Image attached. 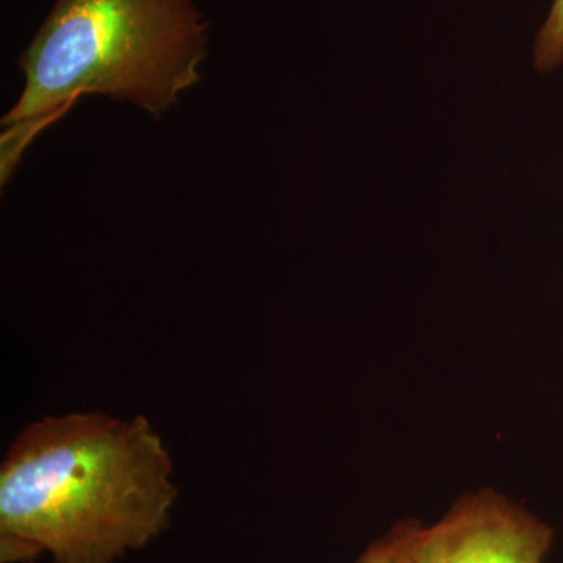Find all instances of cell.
Returning a JSON list of instances; mask_svg holds the SVG:
<instances>
[{
  "instance_id": "obj_1",
  "label": "cell",
  "mask_w": 563,
  "mask_h": 563,
  "mask_svg": "<svg viewBox=\"0 0 563 563\" xmlns=\"http://www.w3.org/2000/svg\"><path fill=\"white\" fill-rule=\"evenodd\" d=\"M173 462L146 417H47L0 470V562L117 563L172 523Z\"/></svg>"
},
{
  "instance_id": "obj_2",
  "label": "cell",
  "mask_w": 563,
  "mask_h": 563,
  "mask_svg": "<svg viewBox=\"0 0 563 563\" xmlns=\"http://www.w3.org/2000/svg\"><path fill=\"white\" fill-rule=\"evenodd\" d=\"M207 47L209 24L192 0H57L20 58L25 87L2 120V185L84 96L161 118L201 80Z\"/></svg>"
},
{
  "instance_id": "obj_3",
  "label": "cell",
  "mask_w": 563,
  "mask_h": 563,
  "mask_svg": "<svg viewBox=\"0 0 563 563\" xmlns=\"http://www.w3.org/2000/svg\"><path fill=\"white\" fill-rule=\"evenodd\" d=\"M553 531L499 493L465 496L439 523L418 526L413 563H543Z\"/></svg>"
},
{
  "instance_id": "obj_4",
  "label": "cell",
  "mask_w": 563,
  "mask_h": 563,
  "mask_svg": "<svg viewBox=\"0 0 563 563\" xmlns=\"http://www.w3.org/2000/svg\"><path fill=\"white\" fill-rule=\"evenodd\" d=\"M418 526L409 520L393 526L383 539L366 548L357 563H413V539Z\"/></svg>"
},
{
  "instance_id": "obj_5",
  "label": "cell",
  "mask_w": 563,
  "mask_h": 563,
  "mask_svg": "<svg viewBox=\"0 0 563 563\" xmlns=\"http://www.w3.org/2000/svg\"><path fill=\"white\" fill-rule=\"evenodd\" d=\"M533 65L551 73L563 65V0H554L547 21L533 41Z\"/></svg>"
}]
</instances>
